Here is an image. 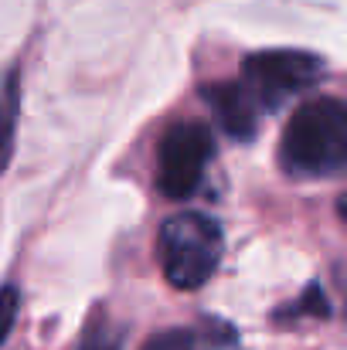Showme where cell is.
<instances>
[{
  "instance_id": "cell-10",
  "label": "cell",
  "mask_w": 347,
  "mask_h": 350,
  "mask_svg": "<svg viewBox=\"0 0 347 350\" xmlns=\"http://www.w3.org/2000/svg\"><path fill=\"white\" fill-rule=\"evenodd\" d=\"M82 350H116V340H110V337L99 330L96 337H89V340H86V347Z\"/></svg>"
},
{
  "instance_id": "cell-5",
  "label": "cell",
  "mask_w": 347,
  "mask_h": 350,
  "mask_svg": "<svg viewBox=\"0 0 347 350\" xmlns=\"http://www.w3.org/2000/svg\"><path fill=\"white\" fill-rule=\"evenodd\" d=\"M205 99L211 106V113L218 119V126L235 136V139H252L255 126H259V113L262 103L252 96V89L245 82H218L205 89Z\"/></svg>"
},
{
  "instance_id": "cell-11",
  "label": "cell",
  "mask_w": 347,
  "mask_h": 350,
  "mask_svg": "<svg viewBox=\"0 0 347 350\" xmlns=\"http://www.w3.org/2000/svg\"><path fill=\"white\" fill-rule=\"evenodd\" d=\"M334 275H337V289H341V296H344V317H347V262L337 265V272H334Z\"/></svg>"
},
{
  "instance_id": "cell-7",
  "label": "cell",
  "mask_w": 347,
  "mask_h": 350,
  "mask_svg": "<svg viewBox=\"0 0 347 350\" xmlns=\"http://www.w3.org/2000/svg\"><path fill=\"white\" fill-rule=\"evenodd\" d=\"M140 350H194V334L191 330H160Z\"/></svg>"
},
{
  "instance_id": "cell-2",
  "label": "cell",
  "mask_w": 347,
  "mask_h": 350,
  "mask_svg": "<svg viewBox=\"0 0 347 350\" xmlns=\"http://www.w3.org/2000/svg\"><path fill=\"white\" fill-rule=\"evenodd\" d=\"M222 252H225V238L218 221L198 211L170 215L157 234V255H160L164 275L174 289H184V293L201 289L218 272Z\"/></svg>"
},
{
  "instance_id": "cell-12",
  "label": "cell",
  "mask_w": 347,
  "mask_h": 350,
  "mask_svg": "<svg viewBox=\"0 0 347 350\" xmlns=\"http://www.w3.org/2000/svg\"><path fill=\"white\" fill-rule=\"evenodd\" d=\"M337 211H341V221L347 225V194H341V201H337Z\"/></svg>"
},
{
  "instance_id": "cell-8",
  "label": "cell",
  "mask_w": 347,
  "mask_h": 350,
  "mask_svg": "<svg viewBox=\"0 0 347 350\" xmlns=\"http://www.w3.org/2000/svg\"><path fill=\"white\" fill-rule=\"evenodd\" d=\"M17 306H21L17 289H14V286H3V289H0V344L7 340V334H10V327H14V320H17Z\"/></svg>"
},
{
  "instance_id": "cell-1",
  "label": "cell",
  "mask_w": 347,
  "mask_h": 350,
  "mask_svg": "<svg viewBox=\"0 0 347 350\" xmlns=\"http://www.w3.org/2000/svg\"><path fill=\"white\" fill-rule=\"evenodd\" d=\"M283 167L293 174H337L347 167V103L344 99H310L283 129L279 139Z\"/></svg>"
},
{
  "instance_id": "cell-4",
  "label": "cell",
  "mask_w": 347,
  "mask_h": 350,
  "mask_svg": "<svg viewBox=\"0 0 347 350\" xmlns=\"http://www.w3.org/2000/svg\"><path fill=\"white\" fill-rule=\"evenodd\" d=\"M320 72H324V62L317 55H310V51H293V48H286V51H259V55L245 58V72H242L245 79L242 82L252 89V96L262 106L276 109L283 99L310 89L320 79Z\"/></svg>"
},
{
  "instance_id": "cell-9",
  "label": "cell",
  "mask_w": 347,
  "mask_h": 350,
  "mask_svg": "<svg viewBox=\"0 0 347 350\" xmlns=\"http://www.w3.org/2000/svg\"><path fill=\"white\" fill-rule=\"evenodd\" d=\"M313 313V317H327V299H324V293L313 286V289H307V296H303V303H296V306H290L286 313L290 317H300V313ZM286 313H279V317H286Z\"/></svg>"
},
{
  "instance_id": "cell-3",
  "label": "cell",
  "mask_w": 347,
  "mask_h": 350,
  "mask_svg": "<svg viewBox=\"0 0 347 350\" xmlns=\"http://www.w3.org/2000/svg\"><path fill=\"white\" fill-rule=\"evenodd\" d=\"M215 157V136L205 122H177L157 146V187L164 198H188L198 191L208 160Z\"/></svg>"
},
{
  "instance_id": "cell-6",
  "label": "cell",
  "mask_w": 347,
  "mask_h": 350,
  "mask_svg": "<svg viewBox=\"0 0 347 350\" xmlns=\"http://www.w3.org/2000/svg\"><path fill=\"white\" fill-rule=\"evenodd\" d=\"M14 122H17V99L10 89L7 96H0V170L7 167L14 153Z\"/></svg>"
}]
</instances>
